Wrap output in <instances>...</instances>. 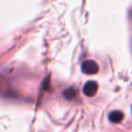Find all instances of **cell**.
Segmentation results:
<instances>
[{
    "label": "cell",
    "instance_id": "6da1fadb",
    "mask_svg": "<svg viewBox=\"0 0 132 132\" xmlns=\"http://www.w3.org/2000/svg\"><path fill=\"white\" fill-rule=\"evenodd\" d=\"M81 71L83 73L92 75L99 72V65L96 62L92 60H86L81 64Z\"/></svg>",
    "mask_w": 132,
    "mask_h": 132
},
{
    "label": "cell",
    "instance_id": "7a4b0ae2",
    "mask_svg": "<svg viewBox=\"0 0 132 132\" xmlns=\"http://www.w3.org/2000/svg\"><path fill=\"white\" fill-rule=\"evenodd\" d=\"M98 83L93 81H90L85 83L83 87V93L88 97H93L98 92Z\"/></svg>",
    "mask_w": 132,
    "mask_h": 132
},
{
    "label": "cell",
    "instance_id": "3957f363",
    "mask_svg": "<svg viewBox=\"0 0 132 132\" xmlns=\"http://www.w3.org/2000/svg\"><path fill=\"white\" fill-rule=\"evenodd\" d=\"M124 119V114L119 110H113L109 114V119L112 123H119Z\"/></svg>",
    "mask_w": 132,
    "mask_h": 132
},
{
    "label": "cell",
    "instance_id": "277c9868",
    "mask_svg": "<svg viewBox=\"0 0 132 132\" xmlns=\"http://www.w3.org/2000/svg\"><path fill=\"white\" fill-rule=\"evenodd\" d=\"M75 94H76V90H74L73 88H70L64 92V96H65L66 99H68V100L73 99Z\"/></svg>",
    "mask_w": 132,
    "mask_h": 132
}]
</instances>
